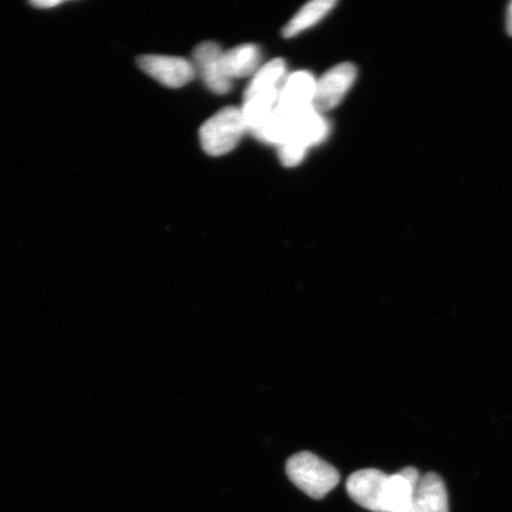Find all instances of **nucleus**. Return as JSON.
I'll list each match as a JSON object with an SVG mask.
<instances>
[{"label": "nucleus", "mask_w": 512, "mask_h": 512, "mask_svg": "<svg viewBox=\"0 0 512 512\" xmlns=\"http://www.w3.org/2000/svg\"><path fill=\"white\" fill-rule=\"evenodd\" d=\"M356 78L355 64L345 62L332 67L317 81L312 107L320 114L334 110L354 86Z\"/></svg>", "instance_id": "nucleus-3"}, {"label": "nucleus", "mask_w": 512, "mask_h": 512, "mask_svg": "<svg viewBox=\"0 0 512 512\" xmlns=\"http://www.w3.org/2000/svg\"><path fill=\"white\" fill-rule=\"evenodd\" d=\"M278 151L280 162L286 166V168H294V166L302 163L307 153L305 146L293 142V140L280 145Z\"/></svg>", "instance_id": "nucleus-14"}, {"label": "nucleus", "mask_w": 512, "mask_h": 512, "mask_svg": "<svg viewBox=\"0 0 512 512\" xmlns=\"http://www.w3.org/2000/svg\"><path fill=\"white\" fill-rule=\"evenodd\" d=\"M30 4L35 6V8L46 10L54 8V6H59L62 2H59V0H57V2H48V0H46V2H31Z\"/></svg>", "instance_id": "nucleus-15"}, {"label": "nucleus", "mask_w": 512, "mask_h": 512, "mask_svg": "<svg viewBox=\"0 0 512 512\" xmlns=\"http://www.w3.org/2000/svg\"><path fill=\"white\" fill-rule=\"evenodd\" d=\"M262 55L261 50L255 44H241L228 51L222 56V68L227 78L243 79L255 75L260 69Z\"/></svg>", "instance_id": "nucleus-10"}, {"label": "nucleus", "mask_w": 512, "mask_h": 512, "mask_svg": "<svg viewBox=\"0 0 512 512\" xmlns=\"http://www.w3.org/2000/svg\"><path fill=\"white\" fill-rule=\"evenodd\" d=\"M329 134V121L324 118L323 114L318 113L315 108L309 107L302 112L293 114L290 140L302 144L307 150L311 146L324 143Z\"/></svg>", "instance_id": "nucleus-9"}, {"label": "nucleus", "mask_w": 512, "mask_h": 512, "mask_svg": "<svg viewBox=\"0 0 512 512\" xmlns=\"http://www.w3.org/2000/svg\"><path fill=\"white\" fill-rule=\"evenodd\" d=\"M414 503L424 512H450L444 480L437 473H427L416 486Z\"/></svg>", "instance_id": "nucleus-11"}, {"label": "nucleus", "mask_w": 512, "mask_h": 512, "mask_svg": "<svg viewBox=\"0 0 512 512\" xmlns=\"http://www.w3.org/2000/svg\"><path fill=\"white\" fill-rule=\"evenodd\" d=\"M286 473L291 482L313 499H322L339 483V473L311 452L294 454L287 460Z\"/></svg>", "instance_id": "nucleus-1"}, {"label": "nucleus", "mask_w": 512, "mask_h": 512, "mask_svg": "<svg viewBox=\"0 0 512 512\" xmlns=\"http://www.w3.org/2000/svg\"><path fill=\"white\" fill-rule=\"evenodd\" d=\"M388 475L376 469H364L348 478L347 491L352 501L362 508L382 512L384 488Z\"/></svg>", "instance_id": "nucleus-6"}, {"label": "nucleus", "mask_w": 512, "mask_h": 512, "mask_svg": "<svg viewBox=\"0 0 512 512\" xmlns=\"http://www.w3.org/2000/svg\"><path fill=\"white\" fill-rule=\"evenodd\" d=\"M248 131L241 108L229 106L213 115L200 130L201 144L209 156L220 157L233 151Z\"/></svg>", "instance_id": "nucleus-2"}, {"label": "nucleus", "mask_w": 512, "mask_h": 512, "mask_svg": "<svg viewBox=\"0 0 512 512\" xmlns=\"http://www.w3.org/2000/svg\"><path fill=\"white\" fill-rule=\"evenodd\" d=\"M420 478L419 471L412 466L388 476L382 512H401L412 507Z\"/></svg>", "instance_id": "nucleus-7"}, {"label": "nucleus", "mask_w": 512, "mask_h": 512, "mask_svg": "<svg viewBox=\"0 0 512 512\" xmlns=\"http://www.w3.org/2000/svg\"><path fill=\"white\" fill-rule=\"evenodd\" d=\"M401 512H424L419 507H416L415 503H413L412 507H409L406 510H403Z\"/></svg>", "instance_id": "nucleus-17"}, {"label": "nucleus", "mask_w": 512, "mask_h": 512, "mask_svg": "<svg viewBox=\"0 0 512 512\" xmlns=\"http://www.w3.org/2000/svg\"><path fill=\"white\" fill-rule=\"evenodd\" d=\"M336 5V0H315V2L307 3L287 23L283 30V36L292 38L299 35L300 32L313 27V25H316L324 17L328 16Z\"/></svg>", "instance_id": "nucleus-13"}, {"label": "nucleus", "mask_w": 512, "mask_h": 512, "mask_svg": "<svg viewBox=\"0 0 512 512\" xmlns=\"http://www.w3.org/2000/svg\"><path fill=\"white\" fill-rule=\"evenodd\" d=\"M286 78V63L283 59H275L268 62L253 76L251 83H249L246 89L245 96H243V100L283 89Z\"/></svg>", "instance_id": "nucleus-12"}, {"label": "nucleus", "mask_w": 512, "mask_h": 512, "mask_svg": "<svg viewBox=\"0 0 512 512\" xmlns=\"http://www.w3.org/2000/svg\"><path fill=\"white\" fill-rule=\"evenodd\" d=\"M317 80L309 72H300L287 75L283 89L279 96L277 107L287 113H298L312 107L315 96Z\"/></svg>", "instance_id": "nucleus-8"}, {"label": "nucleus", "mask_w": 512, "mask_h": 512, "mask_svg": "<svg viewBox=\"0 0 512 512\" xmlns=\"http://www.w3.org/2000/svg\"><path fill=\"white\" fill-rule=\"evenodd\" d=\"M224 51L215 42H202L192 54V66L200 74L211 92L219 95L232 91L233 81L228 79L222 68Z\"/></svg>", "instance_id": "nucleus-5"}, {"label": "nucleus", "mask_w": 512, "mask_h": 512, "mask_svg": "<svg viewBox=\"0 0 512 512\" xmlns=\"http://www.w3.org/2000/svg\"><path fill=\"white\" fill-rule=\"evenodd\" d=\"M507 31L508 34L512 37V2L509 4L507 12Z\"/></svg>", "instance_id": "nucleus-16"}, {"label": "nucleus", "mask_w": 512, "mask_h": 512, "mask_svg": "<svg viewBox=\"0 0 512 512\" xmlns=\"http://www.w3.org/2000/svg\"><path fill=\"white\" fill-rule=\"evenodd\" d=\"M137 64L152 79L170 88L183 87L196 76L192 63L183 57L144 55L138 57Z\"/></svg>", "instance_id": "nucleus-4"}]
</instances>
